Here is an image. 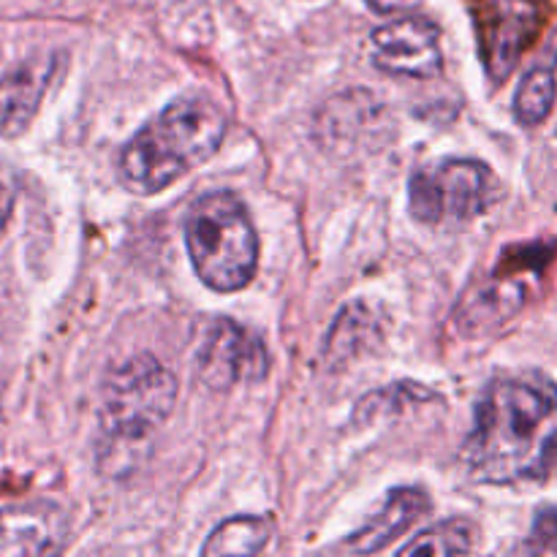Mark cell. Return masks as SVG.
Listing matches in <instances>:
<instances>
[{
    "label": "cell",
    "mask_w": 557,
    "mask_h": 557,
    "mask_svg": "<svg viewBox=\"0 0 557 557\" xmlns=\"http://www.w3.org/2000/svg\"><path fill=\"white\" fill-rule=\"evenodd\" d=\"M482 484H525L557 462V386L542 375H509L482 392L462 446Z\"/></svg>",
    "instance_id": "6da1fadb"
},
{
    "label": "cell",
    "mask_w": 557,
    "mask_h": 557,
    "mask_svg": "<svg viewBox=\"0 0 557 557\" xmlns=\"http://www.w3.org/2000/svg\"><path fill=\"white\" fill-rule=\"evenodd\" d=\"M223 136L226 114L210 98H180L131 136L120 152V183L139 196L158 194L210 161Z\"/></svg>",
    "instance_id": "7a4b0ae2"
},
{
    "label": "cell",
    "mask_w": 557,
    "mask_h": 557,
    "mask_svg": "<svg viewBox=\"0 0 557 557\" xmlns=\"http://www.w3.org/2000/svg\"><path fill=\"white\" fill-rule=\"evenodd\" d=\"M185 245L196 275L212 292H239L259 267V237L243 201L228 190L205 194L185 215Z\"/></svg>",
    "instance_id": "3957f363"
},
{
    "label": "cell",
    "mask_w": 557,
    "mask_h": 557,
    "mask_svg": "<svg viewBox=\"0 0 557 557\" xmlns=\"http://www.w3.org/2000/svg\"><path fill=\"white\" fill-rule=\"evenodd\" d=\"M177 400V379L150 354H136L107 375L101 403V435L117 455L141 451Z\"/></svg>",
    "instance_id": "277c9868"
},
{
    "label": "cell",
    "mask_w": 557,
    "mask_h": 557,
    "mask_svg": "<svg viewBox=\"0 0 557 557\" xmlns=\"http://www.w3.org/2000/svg\"><path fill=\"white\" fill-rule=\"evenodd\" d=\"M500 183L493 169L473 158H444L428 163L408 180L411 215L428 226L466 223L498 201Z\"/></svg>",
    "instance_id": "5b68a950"
},
{
    "label": "cell",
    "mask_w": 557,
    "mask_h": 557,
    "mask_svg": "<svg viewBox=\"0 0 557 557\" xmlns=\"http://www.w3.org/2000/svg\"><path fill=\"white\" fill-rule=\"evenodd\" d=\"M196 373L210 389L226 392L243 381L264 379L270 373V354L259 335L232 319H218L196 354Z\"/></svg>",
    "instance_id": "8992f818"
},
{
    "label": "cell",
    "mask_w": 557,
    "mask_h": 557,
    "mask_svg": "<svg viewBox=\"0 0 557 557\" xmlns=\"http://www.w3.org/2000/svg\"><path fill=\"white\" fill-rule=\"evenodd\" d=\"M373 63L411 79H435L444 71L438 27L422 16H400L373 33Z\"/></svg>",
    "instance_id": "52a82bcc"
},
{
    "label": "cell",
    "mask_w": 557,
    "mask_h": 557,
    "mask_svg": "<svg viewBox=\"0 0 557 557\" xmlns=\"http://www.w3.org/2000/svg\"><path fill=\"white\" fill-rule=\"evenodd\" d=\"M69 542V517L49 500L0 509V557L54 555Z\"/></svg>",
    "instance_id": "ba28073f"
},
{
    "label": "cell",
    "mask_w": 557,
    "mask_h": 557,
    "mask_svg": "<svg viewBox=\"0 0 557 557\" xmlns=\"http://www.w3.org/2000/svg\"><path fill=\"white\" fill-rule=\"evenodd\" d=\"M52 79V60H25L0 79V136L25 134Z\"/></svg>",
    "instance_id": "9c48e42d"
},
{
    "label": "cell",
    "mask_w": 557,
    "mask_h": 557,
    "mask_svg": "<svg viewBox=\"0 0 557 557\" xmlns=\"http://www.w3.org/2000/svg\"><path fill=\"white\" fill-rule=\"evenodd\" d=\"M490 16L493 22L487 25V36L493 38V47H487V63L490 71L504 79L536 33L539 14L531 0H493Z\"/></svg>",
    "instance_id": "30bf717a"
},
{
    "label": "cell",
    "mask_w": 557,
    "mask_h": 557,
    "mask_svg": "<svg viewBox=\"0 0 557 557\" xmlns=\"http://www.w3.org/2000/svg\"><path fill=\"white\" fill-rule=\"evenodd\" d=\"M430 511V498L422 490H408L400 487L386 498V504L381 506L379 515L362 528V531L354 533L346 544V553L354 555H370L381 553V549L389 547L395 539H400L403 533L411 525H417L424 515Z\"/></svg>",
    "instance_id": "8fae6325"
},
{
    "label": "cell",
    "mask_w": 557,
    "mask_h": 557,
    "mask_svg": "<svg viewBox=\"0 0 557 557\" xmlns=\"http://www.w3.org/2000/svg\"><path fill=\"white\" fill-rule=\"evenodd\" d=\"M270 542V525L259 517H232L221 522L205 542V555H256Z\"/></svg>",
    "instance_id": "7c38bea8"
},
{
    "label": "cell",
    "mask_w": 557,
    "mask_h": 557,
    "mask_svg": "<svg viewBox=\"0 0 557 557\" xmlns=\"http://www.w3.org/2000/svg\"><path fill=\"white\" fill-rule=\"evenodd\" d=\"M368 341H373V315L364 310V305H348L337 315V324L332 326V335L326 341V362H348L354 354L368 348Z\"/></svg>",
    "instance_id": "4fadbf2b"
},
{
    "label": "cell",
    "mask_w": 557,
    "mask_h": 557,
    "mask_svg": "<svg viewBox=\"0 0 557 557\" xmlns=\"http://www.w3.org/2000/svg\"><path fill=\"white\" fill-rule=\"evenodd\" d=\"M476 547V528L468 520H444L419 533L400 555H468Z\"/></svg>",
    "instance_id": "5bb4252c"
},
{
    "label": "cell",
    "mask_w": 557,
    "mask_h": 557,
    "mask_svg": "<svg viewBox=\"0 0 557 557\" xmlns=\"http://www.w3.org/2000/svg\"><path fill=\"white\" fill-rule=\"evenodd\" d=\"M557 82L549 69H533L522 76L520 90L515 96V117L522 125L533 128V125L544 123L555 107Z\"/></svg>",
    "instance_id": "9a60e30c"
},
{
    "label": "cell",
    "mask_w": 557,
    "mask_h": 557,
    "mask_svg": "<svg viewBox=\"0 0 557 557\" xmlns=\"http://www.w3.org/2000/svg\"><path fill=\"white\" fill-rule=\"evenodd\" d=\"M531 549L533 553H553V549H557V509L539 511L531 531Z\"/></svg>",
    "instance_id": "2e32d148"
},
{
    "label": "cell",
    "mask_w": 557,
    "mask_h": 557,
    "mask_svg": "<svg viewBox=\"0 0 557 557\" xmlns=\"http://www.w3.org/2000/svg\"><path fill=\"white\" fill-rule=\"evenodd\" d=\"M364 3L381 14H397V11H408L411 5H417L419 0H364Z\"/></svg>",
    "instance_id": "e0dca14e"
},
{
    "label": "cell",
    "mask_w": 557,
    "mask_h": 557,
    "mask_svg": "<svg viewBox=\"0 0 557 557\" xmlns=\"http://www.w3.org/2000/svg\"><path fill=\"white\" fill-rule=\"evenodd\" d=\"M11 210H14V194L0 183V232H3L5 223H9Z\"/></svg>",
    "instance_id": "ac0fdd59"
}]
</instances>
